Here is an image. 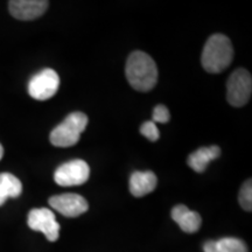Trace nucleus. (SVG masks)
I'll return each instance as SVG.
<instances>
[{
    "label": "nucleus",
    "mask_w": 252,
    "mask_h": 252,
    "mask_svg": "<svg viewBox=\"0 0 252 252\" xmlns=\"http://www.w3.org/2000/svg\"><path fill=\"white\" fill-rule=\"evenodd\" d=\"M125 75L133 89L145 93L156 87L158 68L154 60L149 54L137 50L128 56Z\"/></svg>",
    "instance_id": "nucleus-1"
},
{
    "label": "nucleus",
    "mask_w": 252,
    "mask_h": 252,
    "mask_svg": "<svg viewBox=\"0 0 252 252\" xmlns=\"http://www.w3.org/2000/svg\"><path fill=\"white\" fill-rule=\"evenodd\" d=\"M234 59V47L228 36L214 34L204 45L201 62L204 70L210 74H219L225 70Z\"/></svg>",
    "instance_id": "nucleus-2"
},
{
    "label": "nucleus",
    "mask_w": 252,
    "mask_h": 252,
    "mask_svg": "<svg viewBox=\"0 0 252 252\" xmlns=\"http://www.w3.org/2000/svg\"><path fill=\"white\" fill-rule=\"evenodd\" d=\"M88 117L83 112H72L61 124L50 132L49 140L56 147H70L81 139L82 132L86 130Z\"/></svg>",
    "instance_id": "nucleus-3"
},
{
    "label": "nucleus",
    "mask_w": 252,
    "mask_h": 252,
    "mask_svg": "<svg viewBox=\"0 0 252 252\" xmlns=\"http://www.w3.org/2000/svg\"><path fill=\"white\" fill-rule=\"evenodd\" d=\"M252 93V77L247 69L239 68L229 77L226 83V100L230 105L241 108L249 102Z\"/></svg>",
    "instance_id": "nucleus-4"
},
{
    "label": "nucleus",
    "mask_w": 252,
    "mask_h": 252,
    "mask_svg": "<svg viewBox=\"0 0 252 252\" xmlns=\"http://www.w3.org/2000/svg\"><path fill=\"white\" fill-rule=\"evenodd\" d=\"M60 77L53 69H43L31 78L28 83V94L36 100H47L58 93Z\"/></svg>",
    "instance_id": "nucleus-5"
},
{
    "label": "nucleus",
    "mask_w": 252,
    "mask_h": 252,
    "mask_svg": "<svg viewBox=\"0 0 252 252\" xmlns=\"http://www.w3.org/2000/svg\"><path fill=\"white\" fill-rule=\"evenodd\" d=\"M90 176V167L84 160H71L55 171L54 180L61 187H72L86 184Z\"/></svg>",
    "instance_id": "nucleus-6"
},
{
    "label": "nucleus",
    "mask_w": 252,
    "mask_h": 252,
    "mask_svg": "<svg viewBox=\"0 0 252 252\" xmlns=\"http://www.w3.org/2000/svg\"><path fill=\"white\" fill-rule=\"evenodd\" d=\"M28 226L34 231H40L49 242L58 241L60 235V224L55 219L54 213L47 208L32 209L28 214Z\"/></svg>",
    "instance_id": "nucleus-7"
},
{
    "label": "nucleus",
    "mask_w": 252,
    "mask_h": 252,
    "mask_svg": "<svg viewBox=\"0 0 252 252\" xmlns=\"http://www.w3.org/2000/svg\"><path fill=\"white\" fill-rule=\"evenodd\" d=\"M49 204L65 217H77L89 209L86 198L78 194L55 195L49 198Z\"/></svg>",
    "instance_id": "nucleus-8"
},
{
    "label": "nucleus",
    "mask_w": 252,
    "mask_h": 252,
    "mask_svg": "<svg viewBox=\"0 0 252 252\" xmlns=\"http://www.w3.org/2000/svg\"><path fill=\"white\" fill-rule=\"evenodd\" d=\"M48 5L46 0H12L8 2V8L15 19L33 20L45 13Z\"/></svg>",
    "instance_id": "nucleus-9"
},
{
    "label": "nucleus",
    "mask_w": 252,
    "mask_h": 252,
    "mask_svg": "<svg viewBox=\"0 0 252 252\" xmlns=\"http://www.w3.org/2000/svg\"><path fill=\"white\" fill-rule=\"evenodd\" d=\"M172 219L178 223L182 231L194 234L202 224V219L196 212L188 209L184 204H179L172 209Z\"/></svg>",
    "instance_id": "nucleus-10"
},
{
    "label": "nucleus",
    "mask_w": 252,
    "mask_h": 252,
    "mask_svg": "<svg viewBox=\"0 0 252 252\" xmlns=\"http://www.w3.org/2000/svg\"><path fill=\"white\" fill-rule=\"evenodd\" d=\"M158 184L153 172H134L130 178V191L135 197H141L152 193Z\"/></svg>",
    "instance_id": "nucleus-11"
},
{
    "label": "nucleus",
    "mask_w": 252,
    "mask_h": 252,
    "mask_svg": "<svg viewBox=\"0 0 252 252\" xmlns=\"http://www.w3.org/2000/svg\"><path fill=\"white\" fill-rule=\"evenodd\" d=\"M220 156V149L216 145L202 147V149H198L188 157V166L196 173H203L206 171L208 163L212 160L217 159Z\"/></svg>",
    "instance_id": "nucleus-12"
},
{
    "label": "nucleus",
    "mask_w": 252,
    "mask_h": 252,
    "mask_svg": "<svg viewBox=\"0 0 252 252\" xmlns=\"http://www.w3.org/2000/svg\"><path fill=\"white\" fill-rule=\"evenodd\" d=\"M23 193V185L17 176L11 173H0V207L7 198L19 197Z\"/></svg>",
    "instance_id": "nucleus-13"
},
{
    "label": "nucleus",
    "mask_w": 252,
    "mask_h": 252,
    "mask_svg": "<svg viewBox=\"0 0 252 252\" xmlns=\"http://www.w3.org/2000/svg\"><path fill=\"white\" fill-rule=\"evenodd\" d=\"M203 250L204 252H248V248L242 239L225 237L207 242Z\"/></svg>",
    "instance_id": "nucleus-14"
},
{
    "label": "nucleus",
    "mask_w": 252,
    "mask_h": 252,
    "mask_svg": "<svg viewBox=\"0 0 252 252\" xmlns=\"http://www.w3.org/2000/svg\"><path fill=\"white\" fill-rule=\"evenodd\" d=\"M239 203L243 209L247 212H251L252 209V185L251 180H248L244 182V185L242 186L241 191H239Z\"/></svg>",
    "instance_id": "nucleus-15"
},
{
    "label": "nucleus",
    "mask_w": 252,
    "mask_h": 252,
    "mask_svg": "<svg viewBox=\"0 0 252 252\" xmlns=\"http://www.w3.org/2000/svg\"><path fill=\"white\" fill-rule=\"evenodd\" d=\"M140 133L151 141H157L160 137V133H159V130H158V127H157V124L156 123H153L152 121L145 122L144 124L141 125Z\"/></svg>",
    "instance_id": "nucleus-16"
},
{
    "label": "nucleus",
    "mask_w": 252,
    "mask_h": 252,
    "mask_svg": "<svg viewBox=\"0 0 252 252\" xmlns=\"http://www.w3.org/2000/svg\"><path fill=\"white\" fill-rule=\"evenodd\" d=\"M169 119H171V115H169L168 109L166 108L165 105H157L153 110V123H161V124H165V123H168Z\"/></svg>",
    "instance_id": "nucleus-17"
},
{
    "label": "nucleus",
    "mask_w": 252,
    "mask_h": 252,
    "mask_svg": "<svg viewBox=\"0 0 252 252\" xmlns=\"http://www.w3.org/2000/svg\"><path fill=\"white\" fill-rule=\"evenodd\" d=\"M2 157H4V149H2V146L0 145V160L2 159Z\"/></svg>",
    "instance_id": "nucleus-18"
}]
</instances>
